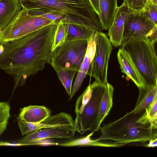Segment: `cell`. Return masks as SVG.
I'll return each mask as SVG.
<instances>
[{"instance_id":"16","label":"cell","mask_w":157,"mask_h":157,"mask_svg":"<svg viewBox=\"0 0 157 157\" xmlns=\"http://www.w3.org/2000/svg\"><path fill=\"white\" fill-rule=\"evenodd\" d=\"M50 113L44 106L30 105L21 109L19 116L27 122L38 123L50 116Z\"/></svg>"},{"instance_id":"8","label":"cell","mask_w":157,"mask_h":157,"mask_svg":"<svg viewBox=\"0 0 157 157\" xmlns=\"http://www.w3.org/2000/svg\"><path fill=\"white\" fill-rule=\"evenodd\" d=\"M112 49V44L106 35L98 32L94 58L87 75L94 77L96 82L105 84L107 81L108 64Z\"/></svg>"},{"instance_id":"13","label":"cell","mask_w":157,"mask_h":157,"mask_svg":"<svg viewBox=\"0 0 157 157\" xmlns=\"http://www.w3.org/2000/svg\"><path fill=\"white\" fill-rule=\"evenodd\" d=\"M97 39V35L94 34L88 40V46L86 52L77 72V75L71 89V94L68 100L71 99L79 90L87 75L90 65L94 56Z\"/></svg>"},{"instance_id":"1","label":"cell","mask_w":157,"mask_h":157,"mask_svg":"<svg viewBox=\"0 0 157 157\" xmlns=\"http://www.w3.org/2000/svg\"><path fill=\"white\" fill-rule=\"evenodd\" d=\"M58 23L46 25L17 40L3 43L0 68L13 77V91L50 63Z\"/></svg>"},{"instance_id":"25","label":"cell","mask_w":157,"mask_h":157,"mask_svg":"<svg viewBox=\"0 0 157 157\" xmlns=\"http://www.w3.org/2000/svg\"><path fill=\"white\" fill-rule=\"evenodd\" d=\"M10 110L8 102L0 101V136L7 127L10 117Z\"/></svg>"},{"instance_id":"14","label":"cell","mask_w":157,"mask_h":157,"mask_svg":"<svg viewBox=\"0 0 157 157\" xmlns=\"http://www.w3.org/2000/svg\"><path fill=\"white\" fill-rule=\"evenodd\" d=\"M117 57L121 71L131 79L138 88L145 86L142 78L128 53L120 48Z\"/></svg>"},{"instance_id":"9","label":"cell","mask_w":157,"mask_h":157,"mask_svg":"<svg viewBox=\"0 0 157 157\" xmlns=\"http://www.w3.org/2000/svg\"><path fill=\"white\" fill-rule=\"evenodd\" d=\"M155 25H157L147 18L143 9L136 12L129 16L124 23L122 43L132 39L148 37Z\"/></svg>"},{"instance_id":"21","label":"cell","mask_w":157,"mask_h":157,"mask_svg":"<svg viewBox=\"0 0 157 157\" xmlns=\"http://www.w3.org/2000/svg\"><path fill=\"white\" fill-rule=\"evenodd\" d=\"M94 132H92L87 136L84 137L60 144V146L65 147H71L78 146H98L105 147H119L123 145L121 144L116 143H102L96 140H93L91 138Z\"/></svg>"},{"instance_id":"18","label":"cell","mask_w":157,"mask_h":157,"mask_svg":"<svg viewBox=\"0 0 157 157\" xmlns=\"http://www.w3.org/2000/svg\"><path fill=\"white\" fill-rule=\"evenodd\" d=\"M99 17L104 30L109 28L118 8L117 0H99Z\"/></svg>"},{"instance_id":"22","label":"cell","mask_w":157,"mask_h":157,"mask_svg":"<svg viewBox=\"0 0 157 157\" xmlns=\"http://www.w3.org/2000/svg\"><path fill=\"white\" fill-rule=\"evenodd\" d=\"M138 122L142 124H150L155 129L157 128V97L145 109V112L140 118Z\"/></svg>"},{"instance_id":"26","label":"cell","mask_w":157,"mask_h":157,"mask_svg":"<svg viewBox=\"0 0 157 157\" xmlns=\"http://www.w3.org/2000/svg\"><path fill=\"white\" fill-rule=\"evenodd\" d=\"M62 21H59L57 25L53 45V50L65 41L67 32Z\"/></svg>"},{"instance_id":"28","label":"cell","mask_w":157,"mask_h":157,"mask_svg":"<svg viewBox=\"0 0 157 157\" xmlns=\"http://www.w3.org/2000/svg\"><path fill=\"white\" fill-rule=\"evenodd\" d=\"M147 0H123V3L129 9L133 11L142 10Z\"/></svg>"},{"instance_id":"5","label":"cell","mask_w":157,"mask_h":157,"mask_svg":"<svg viewBox=\"0 0 157 157\" xmlns=\"http://www.w3.org/2000/svg\"><path fill=\"white\" fill-rule=\"evenodd\" d=\"M155 43L144 36L122 42L121 48L129 55L145 86H157V59Z\"/></svg>"},{"instance_id":"4","label":"cell","mask_w":157,"mask_h":157,"mask_svg":"<svg viewBox=\"0 0 157 157\" xmlns=\"http://www.w3.org/2000/svg\"><path fill=\"white\" fill-rule=\"evenodd\" d=\"M105 85L94 81L89 84L77 99L75 105L76 117L74 126L76 131L80 134L99 130L100 106Z\"/></svg>"},{"instance_id":"33","label":"cell","mask_w":157,"mask_h":157,"mask_svg":"<svg viewBox=\"0 0 157 157\" xmlns=\"http://www.w3.org/2000/svg\"><path fill=\"white\" fill-rule=\"evenodd\" d=\"M1 30H0V31ZM3 43L0 40V47L2 46V45Z\"/></svg>"},{"instance_id":"24","label":"cell","mask_w":157,"mask_h":157,"mask_svg":"<svg viewBox=\"0 0 157 157\" xmlns=\"http://www.w3.org/2000/svg\"><path fill=\"white\" fill-rule=\"evenodd\" d=\"M55 71L67 93L70 96L72 81L78 72L70 70L58 69Z\"/></svg>"},{"instance_id":"19","label":"cell","mask_w":157,"mask_h":157,"mask_svg":"<svg viewBox=\"0 0 157 157\" xmlns=\"http://www.w3.org/2000/svg\"><path fill=\"white\" fill-rule=\"evenodd\" d=\"M63 23L67 32L65 41L80 40H88L96 32L80 25Z\"/></svg>"},{"instance_id":"31","label":"cell","mask_w":157,"mask_h":157,"mask_svg":"<svg viewBox=\"0 0 157 157\" xmlns=\"http://www.w3.org/2000/svg\"><path fill=\"white\" fill-rule=\"evenodd\" d=\"M148 144L145 146L147 147H156L157 146V138L151 139Z\"/></svg>"},{"instance_id":"30","label":"cell","mask_w":157,"mask_h":157,"mask_svg":"<svg viewBox=\"0 0 157 157\" xmlns=\"http://www.w3.org/2000/svg\"><path fill=\"white\" fill-rule=\"evenodd\" d=\"M93 6L94 10L99 16L100 14V8L99 0H88Z\"/></svg>"},{"instance_id":"20","label":"cell","mask_w":157,"mask_h":157,"mask_svg":"<svg viewBox=\"0 0 157 157\" xmlns=\"http://www.w3.org/2000/svg\"><path fill=\"white\" fill-rule=\"evenodd\" d=\"M114 89L113 86L107 82L100 103L99 116L98 126L100 128L102 122L108 114L113 105Z\"/></svg>"},{"instance_id":"7","label":"cell","mask_w":157,"mask_h":157,"mask_svg":"<svg viewBox=\"0 0 157 157\" xmlns=\"http://www.w3.org/2000/svg\"><path fill=\"white\" fill-rule=\"evenodd\" d=\"M55 22H57L31 16L28 10L22 8L6 27L0 31V40L3 43L13 41Z\"/></svg>"},{"instance_id":"11","label":"cell","mask_w":157,"mask_h":157,"mask_svg":"<svg viewBox=\"0 0 157 157\" xmlns=\"http://www.w3.org/2000/svg\"><path fill=\"white\" fill-rule=\"evenodd\" d=\"M17 118L22 135L42 128L74 124V121L71 115L63 112L53 116H50L43 121L38 123L27 122L19 116Z\"/></svg>"},{"instance_id":"3","label":"cell","mask_w":157,"mask_h":157,"mask_svg":"<svg viewBox=\"0 0 157 157\" xmlns=\"http://www.w3.org/2000/svg\"><path fill=\"white\" fill-rule=\"evenodd\" d=\"M145 111L135 113L133 110L113 122L100 127V136L96 140H111L124 145L132 142H145L157 138V129L150 124L139 123L138 121Z\"/></svg>"},{"instance_id":"27","label":"cell","mask_w":157,"mask_h":157,"mask_svg":"<svg viewBox=\"0 0 157 157\" xmlns=\"http://www.w3.org/2000/svg\"><path fill=\"white\" fill-rule=\"evenodd\" d=\"M143 10L147 18L155 25H157V6L155 5L150 0H147Z\"/></svg>"},{"instance_id":"2","label":"cell","mask_w":157,"mask_h":157,"mask_svg":"<svg viewBox=\"0 0 157 157\" xmlns=\"http://www.w3.org/2000/svg\"><path fill=\"white\" fill-rule=\"evenodd\" d=\"M22 8L27 10L45 9L65 15L67 22L102 32L99 17L88 0H19Z\"/></svg>"},{"instance_id":"23","label":"cell","mask_w":157,"mask_h":157,"mask_svg":"<svg viewBox=\"0 0 157 157\" xmlns=\"http://www.w3.org/2000/svg\"><path fill=\"white\" fill-rule=\"evenodd\" d=\"M28 13L32 16L41 17L58 23L61 21L63 23L67 21L65 15L63 13L45 9L28 10Z\"/></svg>"},{"instance_id":"17","label":"cell","mask_w":157,"mask_h":157,"mask_svg":"<svg viewBox=\"0 0 157 157\" xmlns=\"http://www.w3.org/2000/svg\"><path fill=\"white\" fill-rule=\"evenodd\" d=\"M139 96L133 110L135 113L145 111L157 97V86L141 87L138 88Z\"/></svg>"},{"instance_id":"29","label":"cell","mask_w":157,"mask_h":157,"mask_svg":"<svg viewBox=\"0 0 157 157\" xmlns=\"http://www.w3.org/2000/svg\"><path fill=\"white\" fill-rule=\"evenodd\" d=\"M157 25H155L150 33L148 38L154 43L157 41Z\"/></svg>"},{"instance_id":"32","label":"cell","mask_w":157,"mask_h":157,"mask_svg":"<svg viewBox=\"0 0 157 157\" xmlns=\"http://www.w3.org/2000/svg\"><path fill=\"white\" fill-rule=\"evenodd\" d=\"M155 5L157 6V0H150Z\"/></svg>"},{"instance_id":"10","label":"cell","mask_w":157,"mask_h":157,"mask_svg":"<svg viewBox=\"0 0 157 157\" xmlns=\"http://www.w3.org/2000/svg\"><path fill=\"white\" fill-rule=\"evenodd\" d=\"M76 132L74 124L47 127L36 130L23 138L21 145L40 144V142L49 138L71 139Z\"/></svg>"},{"instance_id":"15","label":"cell","mask_w":157,"mask_h":157,"mask_svg":"<svg viewBox=\"0 0 157 157\" xmlns=\"http://www.w3.org/2000/svg\"><path fill=\"white\" fill-rule=\"evenodd\" d=\"M21 7L19 0H0V30L6 27Z\"/></svg>"},{"instance_id":"6","label":"cell","mask_w":157,"mask_h":157,"mask_svg":"<svg viewBox=\"0 0 157 157\" xmlns=\"http://www.w3.org/2000/svg\"><path fill=\"white\" fill-rule=\"evenodd\" d=\"M87 46L86 40L65 41L53 50L50 63L55 71L70 70L78 72Z\"/></svg>"},{"instance_id":"12","label":"cell","mask_w":157,"mask_h":157,"mask_svg":"<svg viewBox=\"0 0 157 157\" xmlns=\"http://www.w3.org/2000/svg\"><path fill=\"white\" fill-rule=\"evenodd\" d=\"M137 11L130 9L123 3L118 6L112 23L108 29L109 40L114 46L117 47L121 45L124 23L129 16Z\"/></svg>"}]
</instances>
